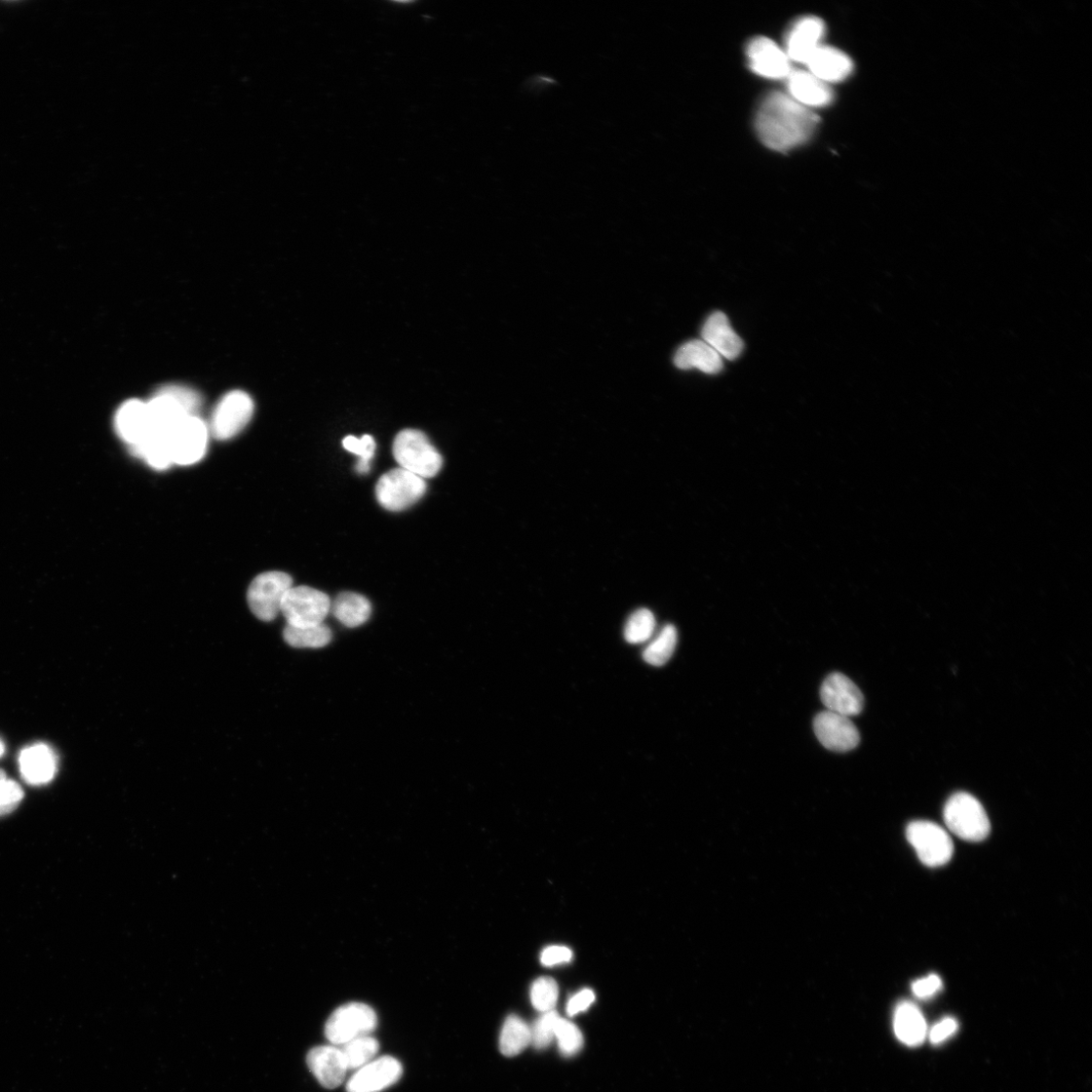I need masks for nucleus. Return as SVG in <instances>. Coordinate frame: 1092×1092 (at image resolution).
I'll return each mask as SVG.
<instances>
[{
    "instance_id": "obj_1",
    "label": "nucleus",
    "mask_w": 1092,
    "mask_h": 1092,
    "mask_svg": "<svg viewBox=\"0 0 1092 1092\" xmlns=\"http://www.w3.org/2000/svg\"><path fill=\"white\" fill-rule=\"evenodd\" d=\"M818 122L816 114L791 97L773 93L759 107L755 125L759 138L767 147L787 151L805 143Z\"/></svg>"
},
{
    "instance_id": "obj_2",
    "label": "nucleus",
    "mask_w": 1092,
    "mask_h": 1092,
    "mask_svg": "<svg viewBox=\"0 0 1092 1092\" xmlns=\"http://www.w3.org/2000/svg\"><path fill=\"white\" fill-rule=\"evenodd\" d=\"M944 821L950 832L968 842H982L990 833V822L985 807L966 792L949 798L944 808Z\"/></svg>"
},
{
    "instance_id": "obj_3",
    "label": "nucleus",
    "mask_w": 1092,
    "mask_h": 1092,
    "mask_svg": "<svg viewBox=\"0 0 1092 1092\" xmlns=\"http://www.w3.org/2000/svg\"><path fill=\"white\" fill-rule=\"evenodd\" d=\"M393 453L401 469L422 479L436 477L444 463L443 456L427 437L414 429H406L397 436Z\"/></svg>"
},
{
    "instance_id": "obj_4",
    "label": "nucleus",
    "mask_w": 1092,
    "mask_h": 1092,
    "mask_svg": "<svg viewBox=\"0 0 1092 1092\" xmlns=\"http://www.w3.org/2000/svg\"><path fill=\"white\" fill-rule=\"evenodd\" d=\"M377 1027L375 1011L361 1002L346 1003L338 1007L325 1025L327 1040L342 1046L362 1036L371 1035Z\"/></svg>"
},
{
    "instance_id": "obj_5",
    "label": "nucleus",
    "mask_w": 1092,
    "mask_h": 1092,
    "mask_svg": "<svg viewBox=\"0 0 1092 1092\" xmlns=\"http://www.w3.org/2000/svg\"><path fill=\"white\" fill-rule=\"evenodd\" d=\"M293 588V579L283 572L258 575L247 592L251 612L261 621L275 620L281 613L285 596Z\"/></svg>"
},
{
    "instance_id": "obj_6",
    "label": "nucleus",
    "mask_w": 1092,
    "mask_h": 1092,
    "mask_svg": "<svg viewBox=\"0 0 1092 1092\" xmlns=\"http://www.w3.org/2000/svg\"><path fill=\"white\" fill-rule=\"evenodd\" d=\"M331 600L323 592L314 588L293 587L287 593L282 604L288 626L305 629L320 626L331 611Z\"/></svg>"
},
{
    "instance_id": "obj_7",
    "label": "nucleus",
    "mask_w": 1092,
    "mask_h": 1092,
    "mask_svg": "<svg viewBox=\"0 0 1092 1092\" xmlns=\"http://www.w3.org/2000/svg\"><path fill=\"white\" fill-rule=\"evenodd\" d=\"M424 479L404 470L394 469L384 474L375 487V497L384 510L403 512L417 503L426 493Z\"/></svg>"
},
{
    "instance_id": "obj_8",
    "label": "nucleus",
    "mask_w": 1092,
    "mask_h": 1092,
    "mask_svg": "<svg viewBox=\"0 0 1092 1092\" xmlns=\"http://www.w3.org/2000/svg\"><path fill=\"white\" fill-rule=\"evenodd\" d=\"M254 412L251 397L242 391H232L216 406L209 433L217 441H229L239 436L250 422Z\"/></svg>"
},
{
    "instance_id": "obj_9",
    "label": "nucleus",
    "mask_w": 1092,
    "mask_h": 1092,
    "mask_svg": "<svg viewBox=\"0 0 1092 1092\" xmlns=\"http://www.w3.org/2000/svg\"><path fill=\"white\" fill-rule=\"evenodd\" d=\"M907 838L915 848L920 860L928 867L947 864L954 853L949 834L931 822L917 821L909 825Z\"/></svg>"
},
{
    "instance_id": "obj_10",
    "label": "nucleus",
    "mask_w": 1092,
    "mask_h": 1092,
    "mask_svg": "<svg viewBox=\"0 0 1092 1092\" xmlns=\"http://www.w3.org/2000/svg\"><path fill=\"white\" fill-rule=\"evenodd\" d=\"M208 425L199 416H186L169 435L173 463L191 465L206 454Z\"/></svg>"
},
{
    "instance_id": "obj_11",
    "label": "nucleus",
    "mask_w": 1092,
    "mask_h": 1092,
    "mask_svg": "<svg viewBox=\"0 0 1092 1092\" xmlns=\"http://www.w3.org/2000/svg\"><path fill=\"white\" fill-rule=\"evenodd\" d=\"M813 729L819 742L830 751L849 752L860 744V733L850 717L823 712L814 718Z\"/></svg>"
},
{
    "instance_id": "obj_12",
    "label": "nucleus",
    "mask_w": 1092,
    "mask_h": 1092,
    "mask_svg": "<svg viewBox=\"0 0 1092 1092\" xmlns=\"http://www.w3.org/2000/svg\"><path fill=\"white\" fill-rule=\"evenodd\" d=\"M403 1075L402 1063L392 1057L372 1060L351 1076L347 1092H380L397 1083Z\"/></svg>"
},
{
    "instance_id": "obj_13",
    "label": "nucleus",
    "mask_w": 1092,
    "mask_h": 1092,
    "mask_svg": "<svg viewBox=\"0 0 1092 1092\" xmlns=\"http://www.w3.org/2000/svg\"><path fill=\"white\" fill-rule=\"evenodd\" d=\"M821 698L829 712L847 717L860 715L864 697L852 680L840 673L830 675L822 685Z\"/></svg>"
},
{
    "instance_id": "obj_14",
    "label": "nucleus",
    "mask_w": 1092,
    "mask_h": 1092,
    "mask_svg": "<svg viewBox=\"0 0 1092 1092\" xmlns=\"http://www.w3.org/2000/svg\"><path fill=\"white\" fill-rule=\"evenodd\" d=\"M747 56L751 69L772 80H780L791 73L787 54L770 38L757 36L747 47Z\"/></svg>"
},
{
    "instance_id": "obj_15",
    "label": "nucleus",
    "mask_w": 1092,
    "mask_h": 1092,
    "mask_svg": "<svg viewBox=\"0 0 1092 1092\" xmlns=\"http://www.w3.org/2000/svg\"><path fill=\"white\" fill-rule=\"evenodd\" d=\"M20 772L29 785H48L57 773L58 760L51 747L35 744L25 748L19 757Z\"/></svg>"
},
{
    "instance_id": "obj_16",
    "label": "nucleus",
    "mask_w": 1092,
    "mask_h": 1092,
    "mask_svg": "<svg viewBox=\"0 0 1092 1092\" xmlns=\"http://www.w3.org/2000/svg\"><path fill=\"white\" fill-rule=\"evenodd\" d=\"M307 1064L320 1084L327 1089L341 1085L348 1068L340 1048L318 1046L311 1049L307 1057Z\"/></svg>"
},
{
    "instance_id": "obj_17",
    "label": "nucleus",
    "mask_w": 1092,
    "mask_h": 1092,
    "mask_svg": "<svg viewBox=\"0 0 1092 1092\" xmlns=\"http://www.w3.org/2000/svg\"><path fill=\"white\" fill-rule=\"evenodd\" d=\"M114 427L130 447L141 444L152 433L147 404L137 399L124 403L115 414Z\"/></svg>"
},
{
    "instance_id": "obj_18",
    "label": "nucleus",
    "mask_w": 1092,
    "mask_h": 1092,
    "mask_svg": "<svg viewBox=\"0 0 1092 1092\" xmlns=\"http://www.w3.org/2000/svg\"><path fill=\"white\" fill-rule=\"evenodd\" d=\"M826 32L825 23L816 17H806L794 24L787 35L788 58L806 64L821 46Z\"/></svg>"
},
{
    "instance_id": "obj_19",
    "label": "nucleus",
    "mask_w": 1092,
    "mask_h": 1092,
    "mask_svg": "<svg viewBox=\"0 0 1092 1092\" xmlns=\"http://www.w3.org/2000/svg\"><path fill=\"white\" fill-rule=\"evenodd\" d=\"M702 340L712 346L721 358L729 361L736 360L743 353V340L734 332L721 311H716L707 320L702 329Z\"/></svg>"
},
{
    "instance_id": "obj_20",
    "label": "nucleus",
    "mask_w": 1092,
    "mask_h": 1092,
    "mask_svg": "<svg viewBox=\"0 0 1092 1092\" xmlns=\"http://www.w3.org/2000/svg\"><path fill=\"white\" fill-rule=\"evenodd\" d=\"M809 72L824 83H837L846 80L853 71L851 58L842 51L819 46L808 59Z\"/></svg>"
},
{
    "instance_id": "obj_21",
    "label": "nucleus",
    "mask_w": 1092,
    "mask_h": 1092,
    "mask_svg": "<svg viewBox=\"0 0 1092 1092\" xmlns=\"http://www.w3.org/2000/svg\"><path fill=\"white\" fill-rule=\"evenodd\" d=\"M674 363L680 370L697 369L706 374H718L723 369L722 358L704 340H692L682 345Z\"/></svg>"
},
{
    "instance_id": "obj_22",
    "label": "nucleus",
    "mask_w": 1092,
    "mask_h": 1092,
    "mask_svg": "<svg viewBox=\"0 0 1092 1092\" xmlns=\"http://www.w3.org/2000/svg\"><path fill=\"white\" fill-rule=\"evenodd\" d=\"M791 98L804 106H824L832 102L830 87L809 71H794L788 76Z\"/></svg>"
},
{
    "instance_id": "obj_23",
    "label": "nucleus",
    "mask_w": 1092,
    "mask_h": 1092,
    "mask_svg": "<svg viewBox=\"0 0 1092 1092\" xmlns=\"http://www.w3.org/2000/svg\"><path fill=\"white\" fill-rule=\"evenodd\" d=\"M894 1031L897 1038L908 1046H919L924 1041L927 1032L926 1023L916 1004L904 1001L897 1005L894 1013Z\"/></svg>"
},
{
    "instance_id": "obj_24",
    "label": "nucleus",
    "mask_w": 1092,
    "mask_h": 1092,
    "mask_svg": "<svg viewBox=\"0 0 1092 1092\" xmlns=\"http://www.w3.org/2000/svg\"><path fill=\"white\" fill-rule=\"evenodd\" d=\"M146 404L152 432L155 433L169 436L188 416L173 398L166 394L156 393Z\"/></svg>"
},
{
    "instance_id": "obj_25",
    "label": "nucleus",
    "mask_w": 1092,
    "mask_h": 1092,
    "mask_svg": "<svg viewBox=\"0 0 1092 1092\" xmlns=\"http://www.w3.org/2000/svg\"><path fill=\"white\" fill-rule=\"evenodd\" d=\"M331 611L343 626L356 629L363 626L370 619L372 604L361 594L343 592L331 604Z\"/></svg>"
},
{
    "instance_id": "obj_26",
    "label": "nucleus",
    "mask_w": 1092,
    "mask_h": 1092,
    "mask_svg": "<svg viewBox=\"0 0 1092 1092\" xmlns=\"http://www.w3.org/2000/svg\"><path fill=\"white\" fill-rule=\"evenodd\" d=\"M131 453L141 457L155 470L165 471L173 463L168 435L152 432L139 445L130 447Z\"/></svg>"
},
{
    "instance_id": "obj_27",
    "label": "nucleus",
    "mask_w": 1092,
    "mask_h": 1092,
    "mask_svg": "<svg viewBox=\"0 0 1092 1092\" xmlns=\"http://www.w3.org/2000/svg\"><path fill=\"white\" fill-rule=\"evenodd\" d=\"M531 1044L530 1027L518 1016L512 1015L506 1019L499 1041L502 1055L506 1058H514Z\"/></svg>"
},
{
    "instance_id": "obj_28",
    "label": "nucleus",
    "mask_w": 1092,
    "mask_h": 1092,
    "mask_svg": "<svg viewBox=\"0 0 1092 1092\" xmlns=\"http://www.w3.org/2000/svg\"><path fill=\"white\" fill-rule=\"evenodd\" d=\"M678 643V633L672 624H668L651 641L643 652L648 664L661 667L667 664L672 657Z\"/></svg>"
},
{
    "instance_id": "obj_29",
    "label": "nucleus",
    "mask_w": 1092,
    "mask_h": 1092,
    "mask_svg": "<svg viewBox=\"0 0 1092 1092\" xmlns=\"http://www.w3.org/2000/svg\"><path fill=\"white\" fill-rule=\"evenodd\" d=\"M283 635L285 642L296 648H321L332 641V632L324 624L305 629L287 626Z\"/></svg>"
},
{
    "instance_id": "obj_30",
    "label": "nucleus",
    "mask_w": 1092,
    "mask_h": 1092,
    "mask_svg": "<svg viewBox=\"0 0 1092 1092\" xmlns=\"http://www.w3.org/2000/svg\"><path fill=\"white\" fill-rule=\"evenodd\" d=\"M340 1050L348 1070H358L375 1058L379 1043L371 1035L362 1036L342 1045Z\"/></svg>"
},
{
    "instance_id": "obj_31",
    "label": "nucleus",
    "mask_w": 1092,
    "mask_h": 1092,
    "mask_svg": "<svg viewBox=\"0 0 1092 1092\" xmlns=\"http://www.w3.org/2000/svg\"><path fill=\"white\" fill-rule=\"evenodd\" d=\"M655 631V618L651 611L642 608L634 612L624 628V638L632 645L650 640Z\"/></svg>"
},
{
    "instance_id": "obj_32",
    "label": "nucleus",
    "mask_w": 1092,
    "mask_h": 1092,
    "mask_svg": "<svg viewBox=\"0 0 1092 1092\" xmlns=\"http://www.w3.org/2000/svg\"><path fill=\"white\" fill-rule=\"evenodd\" d=\"M530 998L537 1010L552 1011L559 999V987L551 978H540L532 985Z\"/></svg>"
},
{
    "instance_id": "obj_33",
    "label": "nucleus",
    "mask_w": 1092,
    "mask_h": 1092,
    "mask_svg": "<svg viewBox=\"0 0 1092 1092\" xmlns=\"http://www.w3.org/2000/svg\"><path fill=\"white\" fill-rule=\"evenodd\" d=\"M560 1015L555 1010L544 1012L543 1016L530 1028L531 1044L536 1049L549 1047L556 1039V1027Z\"/></svg>"
},
{
    "instance_id": "obj_34",
    "label": "nucleus",
    "mask_w": 1092,
    "mask_h": 1092,
    "mask_svg": "<svg viewBox=\"0 0 1092 1092\" xmlns=\"http://www.w3.org/2000/svg\"><path fill=\"white\" fill-rule=\"evenodd\" d=\"M158 393L173 398L188 416H198L197 414L203 404L201 395L185 385L168 384L163 386Z\"/></svg>"
},
{
    "instance_id": "obj_35",
    "label": "nucleus",
    "mask_w": 1092,
    "mask_h": 1092,
    "mask_svg": "<svg viewBox=\"0 0 1092 1092\" xmlns=\"http://www.w3.org/2000/svg\"><path fill=\"white\" fill-rule=\"evenodd\" d=\"M556 1039L561 1052L568 1058L577 1055L583 1044L582 1034L579 1028L561 1017L556 1027Z\"/></svg>"
},
{
    "instance_id": "obj_36",
    "label": "nucleus",
    "mask_w": 1092,
    "mask_h": 1092,
    "mask_svg": "<svg viewBox=\"0 0 1092 1092\" xmlns=\"http://www.w3.org/2000/svg\"><path fill=\"white\" fill-rule=\"evenodd\" d=\"M24 798L20 785L8 778L0 780V816L13 812Z\"/></svg>"
},
{
    "instance_id": "obj_37",
    "label": "nucleus",
    "mask_w": 1092,
    "mask_h": 1092,
    "mask_svg": "<svg viewBox=\"0 0 1092 1092\" xmlns=\"http://www.w3.org/2000/svg\"><path fill=\"white\" fill-rule=\"evenodd\" d=\"M343 447L358 456L360 460L371 462L375 452V442L371 436H364L362 439L355 437H347L343 440Z\"/></svg>"
},
{
    "instance_id": "obj_38",
    "label": "nucleus",
    "mask_w": 1092,
    "mask_h": 1092,
    "mask_svg": "<svg viewBox=\"0 0 1092 1092\" xmlns=\"http://www.w3.org/2000/svg\"><path fill=\"white\" fill-rule=\"evenodd\" d=\"M943 988V983L937 974H930L913 984V991L919 998L926 999L937 994Z\"/></svg>"
},
{
    "instance_id": "obj_39",
    "label": "nucleus",
    "mask_w": 1092,
    "mask_h": 1092,
    "mask_svg": "<svg viewBox=\"0 0 1092 1092\" xmlns=\"http://www.w3.org/2000/svg\"><path fill=\"white\" fill-rule=\"evenodd\" d=\"M573 959V952L564 946H551L544 949L540 956L541 964L546 967H553L561 964L571 962Z\"/></svg>"
},
{
    "instance_id": "obj_40",
    "label": "nucleus",
    "mask_w": 1092,
    "mask_h": 1092,
    "mask_svg": "<svg viewBox=\"0 0 1092 1092\" xmlns=\"http://www.w3.org/2000/svg\"><path fill=\"white\" fill-rule=\"evenodd\" d=\"M595 1000V994L590 990H583L575 994L569 1001L567 1011L570 1017L588 1009Z\"/></svg>"
},
{
    "instance_id": "obj_41",
    "label": "nucleus",
    "mask_w": 1092,
    "mask_h": 1092,
    "mask_svg": "<svg viewBox=\"0 0 1092 1092\" xmlns=\"http://www.w3.org/2000/svg\"><path fill=\"white\" fill-rule=\"evenodd\" d=\"M958 1027V1023L955 1019L946 1018L933 1026L929 1033V1039L933 1044H940L953 1036L957 1032Z\"/></svg>"
},
{
    "instance_id": "obj_42",
    "label": "nucleus",
    "mask_w": 1092,
    "mask_h": 1092,
    "mask_svg": "<svg viewBox=\"0 0 1092 1092\" xmlns=\"http://www.w3.org/2000/svg\"><path fill=\"white\" fill-rule=\"evenodd\" d=\"M5 753H6V746L3 742V740L0 739V758H2L5 755Z\"/></svg>"
},
{
    "instance_id": "obj_43",
    "label": "nucleus",
    "mask_w": 1092,
    "mask_h": 1092,
    "mask_svg": "<svg viewBox=\"0 0 1092 1092\" xmlns=\"http://www.w3.org/2000/svg\"><path fill=\"white\" fill-rule=\"evenodd\" d=\"M6 778H7V775H6L5 771L0 769V780L6 779Z\"/></svg>"
}]
</instances>
